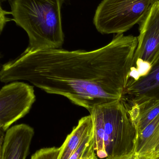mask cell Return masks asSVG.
Segmentation results:
<instances>
[{"instance_id":"cell-13","label":"cell","mask_w":159,"mask_h":159,"mask_svg":"<svg viewBox=\"0 0 159 159\" xmlns=\"http://www.w3.org/2000/svg\"><path fill=\"white\" fill-rule=\"evenodd\" d=\"M93 128L75 151L69 159H82L94 152Z\"/></svg>"},{"instance_id":"cell-6","label":"cell","mask_w":159,"mask_h":159,"mask_svg":"<svg viewBox=\"0 0 159 159\" xmlns=\"http://www.w3.org/2000/svg\"><path fill=\"white\" fill-rule=\"evenodd\" d=\"M139 35L134 60L147 61L153 67L159 64V0L151 7L139 24Z\"/></svg>"},{"instance_id":"cell-21","label":"cell","mask_w":159,"mask_h":159,"mask_svg":"<svg viewBox=\"0 0 159 159\" xmlns=\"http://www.w3.org/2000/svg\"><path fill=\"white\" fill-rule=\"evenodd\" d=\"M98 159V157H97V159Z\"/></svg>"},{"instance_id":"cell-15","label":"cell","mask_w":159,"mask_h":159,"mask_svg":"<svg viewBox=\"0 0 159 159\" xmlns=\"http://www.w3.org/2000/svg\"><path fill=\"white\" fill-rule=\"evenodd\" d=\"M10 14L11 12L4 10L0 5V34L3 30L4 28L7 23L11 20H13V19L9 18L7 17V16Z\"/></svg>"},{"instance_id":"cell-19","label":"cell","mask_w":159,"mask_h":159,"mask_svg":"<svg viewBox=\"0 0 159 159\" xmlns=\"http://www.w3.org/2000/svg\"><path fill=\"white\" fill-rule=\"evenodd\" d=\"M10 1V0H0V1H1V2H5V1Z\"/></svg>"},{"instance_id":"cell-14","label":"cell","mask_w":159,"mask_h":159,"mask_svg":"<svg viewBox=\"0 0 159 159\" xmlns=\"http://www.w3.org/2000/svg\"><path fill=\"white\" fill-rule=\"evenodd\" d=\"M60 148H43L36 151L31 159H57Z\"/></svg>"},{"instance_id":"cell-2","label":"cell","mask_w":159,"mask_h":159,"mask_svg":"<svg viewBox=\"0 0 159 159\" xmlns=\"http://www.w3.org/2000/svg\"><path fill=\"white\" fill-rule=\"evenodd\" d=\"M11 15L26 31L30 52L60 48L64 42L61 7L64 0H10Z\"/></svg>"},{"instance_id":"cell-3","label":"cell","mask_w":159,"mask_h":159,"mask_svg":"<svg viewBox=\"0 0 159 159\" xmlns=\"http://www.w3.org/2000/svg\"><path fill=\"white\" fill-rule=\"evenodd\" d=\"M96 107L103 121L106 158L134 154L137 133L128 107L120 100Z\"/></svg>"},{"instance_id":"cell-22","label":"cell","mask_w":159,"mask_h":159,"mask_svg":"<svg viewBox=\"0 0 159 159\" xmlns=\"http://www.w3.org/2000/svg\"><path fill=\"white\" fill-rule=\"evenodd\" d=\"M0 58H1V57H0Z\"/></svg>"},{"instance_id":"cell-7","label":"cell","mask_w":159,"mask_h":159,"mask_svg":"<svg viewBox=\"0 0 159 159\" xmlns=\"http://www.w3.org/2000/svg\"><path fill=\"white\" fill-rule=\"evenodd\" d=\"M120 100L129 107L159 101V64L137 80H128Z\"/></svg>"},{"instance_id":"cell-18","label":"cell","mask_w":159,"mask_h":159,"mask_svg":"<svg viewBox=\"0 0 159 159\" xmlns=\"http://www.w3.org/2000/svg\"><path fill=\"white\" fill-rule=\"evenodd\" d=\"M97 157L96 156V153H95V151L93 152L91 154L89 155V156H87V157H84V158L82 159H97Z\"/></svg>"},{"instance_id":"cell-20","label":"cell","mask_w":159,"mask_h":159,"mask_svg":"<svg viewBox=\"0 0 159 159\" xmlns=\"http://www.w3.org/2000/svg\"><path fill=\"white\" fill-rule=\"evenodd\" d=\"M154 159H159V157H158V158H157Z\"/></svg>"},{"instance_id":"cell-12","label":"cell","mask_w":159,"mask_h":159,"mask_svg":"<svg viewBox=\"0 0 159 159\" xmlns=\"http://www.w3.org/2000/svg\"><path fill=\"white\" fill-rule=\"evenodd\" d=\"M138 159H154L159 157V123L152 134L134 150Z\"/></svg>"},{"instance_id":"cell-17","label":"cell","mask_w":159,"mask_h":159,"mask_svg":"<svg viewBox=\"0 0 159 159\" xmlns=\"http://www.w3.org/2000/svg\"><path fill=\"white\" fill-rule=\"evenodd\" d=\"M5 135V131L0 129V153H1V147L3 140L4 136Z\"/></svg>"},{"instance_id":"cell-9","label":"cell","mask_w":159,"mask_h":159,"mask_svg":"<svg viewBox=\"0 0 159 159\" xmlns=\"http://www.w3.org/2000/svg\"><path fill=\"white\" fill-rule=\"evenodd\" d=\"M93 128V120L90 115L81 118L61 147L57 159H69Z\"/></svg>"},{"instance_id":"cell-8","label":"cell","mask_w":159,"mask_h":159,"mask_svg":"<svg viewBox=\"0 0 159 159\" xmlns=\"http://www.w3.org/2000/svg\"><path fill=\"white\" fill-rule=\"evenodd\" d=\"M34 134V129L27 124L8 129L4 136L0 159H26Z\"/></svg>"},{"instance_id":"cell-10","label":"cell","mask_w":159,"mask_h":159,"mask_svg":"<svg viewBox=\"0 0 159 159\" xmlns=\"http://www.w3.org/2000/svg\"><path fill=\"white\" fill-rule=\"evenodd\" d=\"M130 107L133 108L136 113L134 123L137 135L159 115V101Z\"/></svg>"},{"instance_id":"cell-5","label":"cell","mask_w":159,"mask_h":159,"mask_svg":"<svg viewBox=\"0 0 159 159\" xmlns=\"http://www.w3.org/2000/svg\"><path fill=\"white\" fill-rule=\"evenodd\" d=\"M35 101L33 87L14 82L0 90V129L5 132L13 123L25 116Z\"/></svg>"},{"instance_id":"cell-11","label":"cell","mask_w":159,"mask_h":159,"mask_svg":"<svg viewBox=\"0 0 159 159\" xmlns=\"http://www.w3.org/2000/svg\"><path fill=\"white\" fill-rule=\"evenodd\" d=\"M90 115L93 120L94 151L97 157L100 159H105L107 154L105 149L104 129L102 118L96 107L90 112Z\"/></svg>"},{"instance_id":"cell-16","label":"cell","mask_w":159,"mask_h":159,"mask_svg":"<svg viewBox=\"0 0 159 159\" xmlns=\"http://www.w3.org/2000/svg\"><path fill=\"white\" fill-rule=\"evenodd\" d=\"M105 159H138V157L134 155V154L128 156H123L119 157L114 158H106Z\"/></svg>"},{"instance_id":"cell-4","label":"cell","mask_w":159,"mask_h":159,"mask_svg":"<svg viewBox=\"0 0 159 159\" xmlns=\"http://www.w3.org/2000/svg\"><path fill=\"white\" fill-rule=\"evenodd\" d=\"M157 0H103L97 7L93 22L102 34L126 32L140 24Z\"/></svg>"},{"instance_id":"cell-1","label":"cell","mask_w":159,"mask_h":159,"mask_svg":"<svg viewBox=\"0 0 159 159\" xmlns=\"http://www.w3.org/2000/svg\"><path fill=\"white\" fill-rule=\"evenodd\" d=\"M137 45V37L120 34L108 44L92 51L25 50L3 65L0 80H27L90 113L96 107L120 100Z\"/></svg>"}]
</instances>
